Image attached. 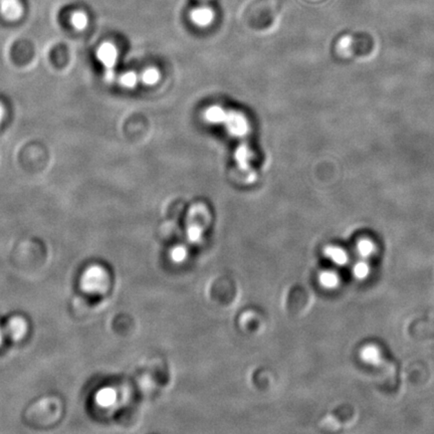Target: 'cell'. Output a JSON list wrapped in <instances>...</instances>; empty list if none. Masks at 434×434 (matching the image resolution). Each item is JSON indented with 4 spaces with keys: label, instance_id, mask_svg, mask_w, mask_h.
Wrapping results in <instances>:
<instances>
[{
    "label": "cell",
    "instance_id": "1",
    "mask_svg": "<svg viewBox=\"0 0 434 434\" xmlns=\"http://www.w3.org/2000/svg\"><path fill=\"white\" fill-rule=\"evenodd\" d=\"M63 414V403L59 398L44 397L26 409V422L33 427H50L57 424Z\"/></svg>",
    "mask_w": 434,
    "mask_h": 434
},
{
    "label": "cell",
    "instance_id": "2",
    "mask_svg": "<svg viewBox=\"0 0 434 434\" xmlns=\"http://www.w3.org/2000/svg\"><path fill=\"white\" fill-rule=\"evenodd\" d=\"M108 285L107 272L99 265L88 267L81 278V287L85 293L91 294H102Z\"/></svg>",
    "mask_w": 434,
    "mask_h": 434
},
{
    "label": "cell",
    "instance_id": "3",
    "mask_svg": "<svg viewBox=\"0 0 434 434\" xmlns=\"http://www.w3.org/2000/svg\"><path fill=\"white\" fill-rule=\"evenodd\" d=\"M223 126L228 134L234 138H243L249 133V120L245 114L238 111H227Z\"/></svg>",
    "mask_w": 434,
    "mask_h": 434
},
{
    "label": "cell",
    "instance_id": "4",
    "mask_svg": "<svg viewBox=\"0 0 434 434\" xmlns=\"http://www.w3.org/2000/svg\"><path fill=\"white\" fill-rule=\"evenodd\" d=\"M4 335L12 341H19L28 333V323L22 317L15 316L6 322L3 329Z\"/></svg>",
    "mask_w": 434,
    "mask_h": 434
},
{
    "label": "cell",
    "instance_id": "5",
    "mask_svg": "<svg viewBox=\"0 0 434 434\" xmlns=\"http://www.w3.org/2000/svg\"><path fill=\"white\" fill-rule=\"evenodd\" d=\"M98 57L100 61L104 64V66L108 68V74L113 77V68L116 65L117 59H118V55H117L116 48L111 44H105L100 48L98 52Z\"/></svg>",
    "mask_w": 434,
    "mask_h": 434
},
{
    "label": "cell",
    "instance_id": "6",
    "mask_svg": "<svg viewBox=\"0 0 434 434\" xmlns=\"http://www.w3.org/2000/svg\"><path fill=\"white\" fill-rule=\"evenodd\" d=\"M234 159H236V162L238 163L239 169L241 171H250V169H252L250 161L252 159V152L249 146L245 145V144H240L236 148V152H234Z\"/></svg>",
    "mask_w": 434,
    "mask_h": 434
},
{
    "label": "cell",
    "instance_id": "7",
    "mask_svg": "<svg viewBox=\"0 0 434 434\" xmlns=\"http://www.w3.org/2000/svg\"><path fill=\"white\" fill-rule=\"evenodd\" d=\"M227 110L220 107V106H210L207 110L205 111V121L207 123L212 124V125H223V121H225V117H227Z\"/></svg>",
    "mask_w": 434,
    "mask_h": 434
},
{
    "label": "cell",
    "instance_id": "8",
    "mask_svg": "<svg viewBox=\"0 0 434 434\" xmlns=\"http://www.w3.org/2000/svg\"><path fill=\"white\" fill-rule=\"evenodd\" d=\"M0 6L6 19L15 21L21 15L22 8L19 0H0Z\"/></svg>",
    "mask_w": 434,
    "mask_h": 434
},
{
    "label": "cell",
    "instance_id": "9",
    "mask_svg": "<svg viewBox=\"0 0 434 434\" xmlns=\"http://www.w3.org/2000/svg\"><path fill=\"white\" fill-rule=\"evenodd\" d=\"M361 358L364 361L365 363L370 365H377L380 364L381 362V353L379 349L377 347L373 346H366L363 348L362 351H361Z\"/></svg>",
    "mask_w": 434,
    "mask_h": 434
},
{
    "label": "cell",
    "instance_id": "10",
    "mask_svg": "<svg viewBox=\"0 0 434 434\" xmlns=\"http://www.w3.org/2000/svg\"><path fill=\"white\" fill-rule=\"evenodd\" d=\"M326 256L338 265H344L348 263V254L345 250L337 247H328L325 249Z\"/></svg>",
    "mask_w": 434,
    "mask_h": 434
},
{
    "label": "cell",
    "instance_id": "11",
    "mask_svg": "<svg viewBox=\"0 0 434 434\" xmlns=\"http://www.w3.org/2000/svg\"><path fill=\"white\" fill-rule=\"evenodd\" d=\"M160 72L156 68H148L141 75L142 83L147 86H154L160 79Z\"/></svg>",
    "mask_w": 434,
    "mask_h": 434
},
{
    "label": "cell",
    "instance_id": "12",
    "mask_svg": "<svg viewBox=\"0 0 434 434\" xmlns=\"http://www.w3.org/2000/svg\"><path fill=\"white\" fill-rule=\"evenodd\" d=\"M320 283L323 287H327V289H334L338 285L339 278L335 272H324L321 274Z\"/></svg>",
    "mask_w": 434,
    "mask_h": 434
},
{
    "label": "cell",
    "instance_id": "13",
    "mask_svg": "<svg viewBox=\"0 0 434 434\" xmlns=\"http://www.w3.org/2000/svg\"><path fill=\"white\" fill-rule=\"evenodd\" d=\"M357 252L362 258H369L375 252V245L369 239H363L358 243Z\"/></svg>",
    "mask_w": 434,
    "mask_h": 434
},
{
    "label": "cell",
    "instance_id": "14",
    "mask_svg": "<svg viewBox=\"0 0 434 434\" xmlns=\"http://www.w3.org/2000/svg\"><path fill=\"white\" fill-rule=\"evenodd\" d=\"M115 399H116V395L111 389H104L98 393V403L102 406H110L115 402Z\"/></svg>",
    "mask_w": 434,
    "mask_h": 434
},
{
    "label": "cell",
    "instance_id": "15",
    "mask_svg": "<svg viewBox=\"0 0 434 434\" xmlns=\"http://www.w3.org/2000/svg\"><path fill=\"white\" fill-rule=\"evenodd\" d=\"M370 267L365 261H359L353 267V274L359 280H364L368 276Z\"/></svg>",
    "mask_w": 434,
    "mask_h": 434
},
{
    "label": "cell",
    "instance_id": "16",
    "mask_svg": "<svg viewBox=\"0 0 434 434\" xmlns=\"http://www.w3.org/2000/svg\"><path fill=\"white\" fill-rule=\"evenodd\" d=\"M138 76L134 72H128L124 74L120 79V83L123 87L132 88L137 85Z\"/></svg>",
    "mask_w": 434,
    "mask_h": 434
},
{
    "label": "cell",
    "instance_id": "17",
    "mask_svg": "<svg viewBox=\"0 0 434 434\" xmlns=\"http://www.w3.org/2000/svg\"><path fill=\"white\" fill-rule=\"evenodd\" d=\"M72 21L75 28H79V30H83V28H85L86 26H87L88 19L87 17H86L84 13L77 12L75 13Z\"/></svg>",
    "mask_w": 434,
    "mask_h": 434
},
{
    "label": "cell",
    "instance_id": "18",
    "mask_svg": "<svg viewBox=\"0 0 434 434\" xmlns=\"http://www.w3.org/2000/svg\"><path fill=\"white\" fill-rule=\"evenodd\" d=\"M186 252L183 249H176L174 250L173 254H172V256L175 261H182L185 258Z\"/></svg>",
    "mask_w": 434,
    "mask_h": 434
},
{
    "label": "cell",
    "instance_id": "19",
    "mask_svg": "<svg viewBox=\"0 0 434 434\" xmlns=\"http://www.w3.org/2000/svg\"><path fill=\"white\" fill-rule=\"evenodd\" d=\"M4 117V108L2 107L1 104H0V123H1L2 119Z\"/></svg>",
    "mask_w": 434,
    "mask_h": 434
},
{
    "label": "cell",
    "instance_id": "20",
    "mask_svg": "<svg viewBox=\"0 0 434 434\" xmlns=\"http://www.w3.org/2000/svg\"><path fill=\"white\" fill-rule=\"evenodd\" d=\"M3 330H1V328H0V345H1L2 340H3Z\"/></svg>",
    "mask_w": 434,
    "mask_h": 434
}]
</instances>
